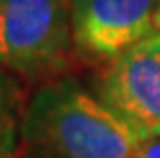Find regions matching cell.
Instances as JSON below:
<instances>
[{"label": "cell", "mask_w": 160, "mask_h": 158, "mask_svg": "<svg viewBox=\"0 0 160 158\" xmlns=\"http://www.w3.org/2000/svg\"><path fill=\"white\" fill-rule=\"evenodd\" d=\"M140 138L72 76L29 94L14 158H136Z\"/></svg>", "instance_id": "obj_1"}, {"label": "cell", "mask_w": 160, "mask_h": 158, "mask_svg": "<svg viewBox=\"0 0 160 158\" xmlns=\"http://www.w3.org/2000/svg\"><path fill=\"white\" fill-rule=\"evenodd\" d=\"M154 29L160 33V2H158V6H156V10H154Z\"/></svg>", "instance_id": "obj_7"}, {"label": "cell", "mask_w": 160, "mask_h": 158, "mask_svg": "<svg viewBox=\"0 0 160 158\" xmlns=\"http://www.w3.org/2000/svg\"><path fill=\"white\" fill-rule=\"evenodd\" d=\"M136 158H160V138L140 140V146L136 150Z\"/></svg>", "instance_id": "obj_6"}, {"label": "cell", "mask_w": 160, "mask_h": 158, "mask_svg": "<svg viewBox=\"0 0 160 158\" xmlns=\"http://www.w3.org/2000/svg\"><path fill=\"white\" fill-rule=\"evenodd\" d=\"M94 97L140 140L160 138V33L103 66Z\"/></svg>", "instance_id": "obj_3"}, {"label": "cell", "mask_w": 160, "mask_h": 158, "mask_svg": "<svg viewBox=\"0 0 160 158\" xmlns=\"http://www.w3.org/2000/svg\"><path fill=\"white\" fill-rule=\"evenodd\" d=\"M27 82L0 68V158H14L19 148L21 123L29 101Z\"/></svg>", "instance_id": "obj_5"}, {"label": "cell", "mask_w": 160, "mask_h": 158, "mask_svg": "<svg viewBox=\"0 0 160 158\" xmlns=\"http://www.w3.org/2000/svg\"><path fill=\"white\" fill-rule=\"evenodd\" d=\"M74 60L70 0H0V68L43 84L68 76Z\"/></svg>", "instance_id": "obj_2"}, {"label": "cell", "mask_w": 160, "mask_h": 158, "mask_svg": "<svg viewBox=\"0 0 160 158\" xmlns=\"http://www.w3.org/2000/svg\"><path fill=\"white\" fill-rule=\"evenodd\" d=\"M160 0H70V27L76 60L107 66L136 43L156 33Z\"/></svg>", "instance_id": "obj_4"}]
</instances>
